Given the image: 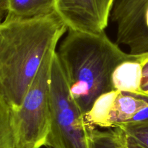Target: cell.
Listing matches in <instances>:
<instances>
[{
	"instance_id": "obj_5",
	"label": "cell",
	"mask_w": 148,
	"mask_h": 148,
	"mask_svg": "<svg viewBox=\"0 0 148 148\" xmlns=\"http://www.w3.org/2000/svg\"><path fill=\"white\" fill-rule=\"evenodd\" d=\"M148 105V95L111 91L98 97L84 115L87 127L108 129L135 123L140 112Z\"/></svg>"
},
{
	"instance_id": "obj_2",
	"label": "cell",
	"mask_w": 148,
	"mask_h": 148,
	"mask_svg": "<svg viewBox=\"0 0 148 148\" xmlns=\"http://www.w3.org/2000/svg\"><path fill=\"white\" fill-rule=\"evenodd\" d=\"M56 53L71 95L83 115L98 97L114 91L113 72L132 55L124 52L105 31L92 34L70 29Z\"/></svg>"
},
{
	"instance_id": "obj_7",
	"label": "cell",
	"mask_w": 148,
	"mask_h": 148,
	"mask_svg": "<svg viewBox=\"0 0 148 148\" xmlns=\"http://www.w3.org/2000/svg\"><path fill=\"white\" fill-rule=\"evenodd\" d=\"M116 43L127 46L132 55L148 54V4L137 17L117 30Z\"/></svg>"
},
{
	"instance_id": "obj_10",
	"label": "cell",
	"mask_w": 148,
	"mask_h": 148,
	"mask_svg": "<svg viewBox=\"0 0 148 148\" xmlns=\"http://www.w3.org/2000/svg\"><path fill=\"white\" fill-rule=\"evenodd\" d=\"M90 148H128L127 136L120 128L89 129Z\"/></svg>"
},
{
	"instance_id": "obj_8",
	"label": "cell",
	"mask_w": 148,
	"mask_h": 148,
	"mask_svg": "<svg viewBox=\"0 0 148 148\" xmlns=\"http://www.w3.org/2000/svg\"><path fill=\"white\" fill-rule=\"evenodd\" d=\"M145 55H132L115 68L111 78L113 90L142 94L140 85Z\"/></svg>"
},
{
	"instance_id": "obj_14",
	"label": "cell",
	"mask_w": 148,
	"mask_h": 148,
	"mask_svg": "<svg viewBox=\"0 0 148 148\" xmlns=\"http://www.w3.org/2000/svg\"><path fill=\"white\" fill-rule=\"evenodd\" d=\"M140 90L142 94L148 95V54H146L143 59Z\"/></svg>"
},
{
	"instance_id": "obj_15",
	"label": "cell",
	"mask_w": 148,
	"mask_h": 148,
	"mask_svg": "<svg viewBox=\"0 0 148 148\" xmlns=\"http://www.w3.org/2000/svg\"><path fill=\"white\" fill-rule=\"evenodd\" d=\"M8 12V0H0V18L6 16Z\"/></svg>"
},
{
	"instance_id": "obj_4",
	"label": "cell",
	"mask_w": 148,
	"mask_h": 148,
	"mask_svg": "<svg viewBox=\"0 0 148 148\" xmlns=\"http://www.w3.org/2000/svg\"><path fill=\"white\" fill-rule=\"evenodd\" d=\"M46 147L90 148L89 129L72 98L56 52L51 75V125Z\"/></svg>"
},
{
	"instance_id": "obj_13",
	"label": "cell",
	"mask_w": 148,
	"mask_h": 148,
	"mask_svg": "<svg viewBox=\"0 0 148 148\" xmlns=\"http://www.w3.org/2000/svg\"><path fill=\"white\" fill-rule=\"evenodd\" d=\"M148 4V0H114V7L121 15L130 17L141 12Z\"/></svg>"
},
{
	"instance_id": "obj_9",
	"label": "cell",
	"mask_w": 148,
	"mask_h": 148,
	"mask_svg": "<svg viewBox=\"0 0 148 148\" xmlns=\"http://www.w3.org/2000/svg\"><path fill=\"white\" fill-rule=\"evenodd\" d=\"M56 12V0H8L7 16L20 19L46 17Z\"/></svg>"
},
{
	"instance_id": "obj_12",
	"label": "cell",
	"mask_w": 148,
	"mask_h": 148,
	"mask_svg": "<svg viewBox=\"0 0 148 148\" xmlns=\"http://www.w3.org/2000/svg\"><path fill=\"white\" fill-rule=\"evenodd\" d=\"M119 128L139 145L148 148V121L123 125Z\"/></svg>"
},
{
	"instance_id": "obj_17",
	"label": "cell",
	"mask_w": 148,
	"mask_h": 148,
	"mask_svg": "<svg viewBox=\"0 0 148 148\" xmlns=\"http://www.w3.org/2000/svg\"><path fill=\"white\" fill-rule=\"evenodd\" d=\"M47 148H51V147H47Z\"/></svg>"
},
{
	"instance_id": "obj_1",
	"label": "cell",
	"mask_w": 148,
	"mask_h": 148,
	"mask_svg": "<svg viewBox=\"0 0 148 148\" xmlns=\"http://www.w3.org/2000/svg\"><path fill=\"white\" fill-rule=\"evenodd\" d=\"M67 26L57 12L0 20V95L12 110L21 106L45 57L57 48Z\"/></svg>"
},
{
	"instance_id": "obj_6",
	"label": "cell",
	"mask_w": 148,
	"mask_h": 148,
	"mask_svg": "<svg viewBox=\"0 0 148 148\" xmlns=\"http://www.w3.org/2000/svg\"><path fill=\"white\" fill-rule=\"evenodd\" d=\"M114 0H56V12L68 29L98 34L105 31Z\"/></svg>"
},
{
	"instance_id": "obj_3",
	"label": "cell",
	"mask_w": 148,
	"mask_h": 148,
	"mask_svg": "<svg viewBox=\"0 0 148 148\" xmlns=\"http://www.w3.org/2000/svg\"><path fill=\"white\" fill-rule=\"evenodd\" d=\"M56 50L52 49L45 57L21 106L12 110L16 148L46 145L51 125V75Z\"/></svg>"
},
{
	"instance_id": "obj_16",
	"label": "cell",
	"mask_w": 148,
	"mask_h": 148,
	"mask_svg": "<svg viewBox=\"0 0 148 148\" xmlns=\"http://www.w3.org/2000/svg\"><path fill=\"white\" fill-rule=\"evenodd\" d=\"M127 147L128 148H145L140 145H139L137 142L133 140L132 138L127 136Z\"/></svg>"
},
{
	"instance_id": "obj_11",
	"label": "cell",
	"mask_w": 148,
	"mask_h": 148,
	"mask_svg": "<svg viewBox=\"0 0 148 148\" xmlns=\"http://www.w3.org/2000/svg\"><path fill=\"white\" fill-rule=\"evenodd\" d=\"M0 148H16L12 110L0 95Z\"/></svg>"
}]
</instances>
